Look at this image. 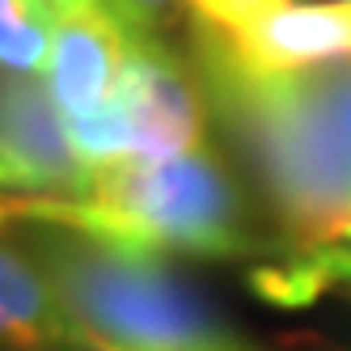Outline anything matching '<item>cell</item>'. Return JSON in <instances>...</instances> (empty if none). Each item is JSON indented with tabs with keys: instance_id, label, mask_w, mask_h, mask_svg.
<instances>
[{
	"instance_id": "6da1fadb",
	"label": "cell",
	"mask_w": 351,
	"mask_h": 351,
	"mask_svg": "<svg viewBox=\"0 0 351 351\" xmlns=\"http://www.w3.org/2000/svg\"><path fill=\"white\" fill-rule=\"evenodd\" d=\"M191 68L224 144L292 254L351 250V144L313 72L263 77L191 47Z\"/></svg>"
},
{
	"instance_id": "7a4b0ae2",
	"label": "cell",
	"mask_w": 351,
	"mask_h": 351,
	"mask_svg": "<svg viewBox=\"0 0 351 351\" xmlns=\"http://www.w3.org/2000/svg\"><path fill=\"white\" fill-rule=\"evenodd\" d=\"M21 250L85 351H258L165 254L60 224H26Z\"/></svg>"
},
{
	"instance_id": "3957f363",
	"label": "cell",
	"mask_w": 351,
	"mask_h": 351,
	"mask_svg": "<svg viewBox=\"0 0 351 351\" xmlns=\"http://www.w3.org/2000/svg\"><path fill=\"white\" fill-rule=\"evenodd\" d=\"M60 224L153 254L258 258L280 250L237 169L212 144L157 161L93 169L85 199H9V224Z\"/></svg>"
},
{
	"instance_id": "277c9868",
	"label": "cell",
	"mask_w": 351,
	"mask_h": 351,
	"mask_svg": "<svg viewBox=\"0 0 351 351\" xmlns=\"http://www.w3.org/2000/svg\"><path fill=\"white\" fill-rule=\"evenodd\" d=\"M208 128V102L191 60L165 34L136 30L114 93L97 110L68 119V140L89 169H106L204 148Z\"/></svg>"
},
{
	"instance_id": "5b68a950",
	"label": "cell",
	"mask_w": 351,
	"mask_h": 351,
	"mask_svg": "<svg viewBox=\"0 0 351 351\" xmlns=\"http://www.w3.org/2000/svg\"><path fill=\"white\" fill-rule=\"evenodd\" d=\"M182 21L191 47L263 77L351 60V5L335 0H186Z\"/></svg>"
},
{
	"instance_id": "8992f818",
	"label": "cell",
	"mask_w": 351,
	"mask_h": 351,
	"mask_svg": "<svg viewBox=\"0 0 351 351\" xmlns=\"http://www.w3.org/2000/svg\"><path fill=\"white\" fill-rule=\"evenodd\" d=\"M89 182L43 77H0V195L85 199Z\"/></svg>"
},
{
	"instance_id": "52a82bcc",
	"label": "cell",
	"mask_w": 351,
	"mask_h": 351,
	"mask_svg": "<svg viewBox=\"0 0 351 351\" xmlns=\"http://www.w3.org/2000/svg\"><path fill=\"white\" fill-rule=\"evenodd\" d=\"M132 34L136 30L128 21H119L106 5H89L56 21L43 85L64 119H81L114 93Z\"/></svg>"
},
{
	"instance_id": "ba28073f",
	"label": "cell",
	"mask_w": 351,
	"mask_h": 351,
	"mask_svg": "<svg viewBox=\"0 0 351 351\" xmlns=\"http://www.w3.org/2000/svg\"><path fill=\"white\" fill-rule=\"evenodd\" d=\"M81 339L26 250L0 241V351H77ZM85 351V347H81Z\"/></svg>"
},
{
	"instance_id": "9c48e42d",
	"label": "cell",
	"mask_w": 351,
	"mask_h": 351,
	"mask_svg": "<svg viewBox=\"0 0 351 351\" xmlns=\"http://www.w3.org/2000/svg\"><path fill=\"white\" fill-rule=\"evenodd\" d=\"M56 21L34 0H0V77H43Z\"/></svg>"
},
{
	"instance_id": "30bf717a",
	"label": "cell",
	"mask_w": 351,
	"mask_h": 351,
	"mask_svg": "<svg viewBox=\"0 0 351 351\" xmlns=\"http://www.w3.org/2000/svg\"><path fill=\"white\" fill-rule=\"evenodd\" d=\"M106 5L119 21H128L132 30H153V34H165L178 13L186 9V0H97Z\"/></svg>"
},
{
	"instance_id": "8fae6325",
	"label": "cell",
	"mask_w": 351,
	"mask_h": 351,
	"mask_svg": "<svg viewBox=\"0 0 351 351\" xmlns=\"http://www.w3.org/2000/svg\"><path fill=\"white\" fill-rule=\"evenodd\" d=\"M317 77H322V89H326V97H330L335 119H339V128H343V136L351 144V60L317 68Z\"/></svg>"
},
{
	"instance_id": "7c38bea8",
	"label": "cell",
	"mask_w": 351,
	"mask_h": 351,
	"mask_svg": "<svg viewBox=\"0 0 351 351\" xmlns=\"http://www.w3.org/2000/svg\"><path fill=\"white\" fill-rule=\"evenodd\" d=\"M34 5L51 17V21H60V17H68V13H81V9L97 5V0H34Z\"/></svg>"
},
{
	"instance_id": "4fadbf2b",
	"label": "cell",
	"mask_w": 351,
	"mask_h": 351,
	"mask_svg": "<svg viewBox=\"0 0 351 351\" xmlns=\"http://www.w3.org/2000/svg\"><path fill=\"white\" fill-rule=\"evenodd\" d=\"M0 224H9V199L0 195Z\"/></svg>"
},
{
	"instance_id": "5bb4252c",
	"label": "cell",
	"mask_w": 351,
	"mask_h": 351,
	"mask_svg": "<svg viewBox=\"0 0 351 351\" xmlns=\"http://www.w3.org/2000/svg\"><path fill=\"white\" fill-rule=\"evenodd\" d=\"M335 5H351V0H335Z\"/></svg>"
}]
</instances>
